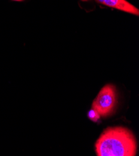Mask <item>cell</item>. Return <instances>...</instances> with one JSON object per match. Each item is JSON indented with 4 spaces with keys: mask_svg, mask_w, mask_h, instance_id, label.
I'll list each match as a JSON object with an SVG mask.
<instances>
[{
    "mask_svg": "<svg viewBox=\"0 0 139 156\" xmlns=\"http://www.w3.org/2000/svg\"><path fill=\"white\" fill-rule=\"evenodd\" d=\"M137 149L134 134L122 126L106 128L95 144L97 156H135Z\"/></svg>",
    "mask_w": 139,
    "mask_h": 156,
    "instance_id": "6da1fadb",
    "label": "cell"
},
{
    "mask_svg": "<svg viewBox=\"0 0 139 156\" xmlns=\"http://www.w3.org/2000/svg\"><path fill=\"white\" fill-rule=\"evenodd\" d=\"M117 103L115 87L112 84L105 85L99 91L92 105L102 117H105L114 111Z\"/></svg>",
    "mask_w": 139,
    "mask_h": 156,
    "instance_id": "7a4b0ae2",
    "label": "cell"
},
{
    "mask_svg": "<svg viewBox=\"0 0 139 156\" xmlns=\"http://www.w3.org/2000/svg\"><path fill=\"white\" fill-rule=\"evenodd\" d=\"M101 5L115 8L138 16L139 10L137 8L130 4L126 0H95Z\"/></svg>",
    "mask_w": 139,
    "mask_h": 156,
    "instance_id": "3957f363",
    "label": "cell"
},
{
    "mask_svg": "<svg viewBox=\"0 0 139 156\" xmlns=\"http://www.w3.org/2000/svg\"><path fill=\"white\" fill-rule=\"evenodd\" d=\"M87 116H88V118L92 121H97L99 118L101 117L100 116V115L98 113V112L94 110V109H91L89 111L88 113H87Z\"/></svg>",
    "mask_w": 139,
    "mask_h": 156,
    "instance_id": "277c9868",
    "label": "cell"
},
{
    "mask_svg": "<svg viewBox=\"0 0 139 156\" xmlns=\"http://www.w3.org/2000/svg\"><path fill=\"white\" fill-rule=\"evenodd\" d=\"M11 1H13V2H23L24 0H11Z\"/></svg>",
    "mask_w": 139,
    "mask_h": 156,
    "instance_id": "5b68a950",
    "label": "cell"
},
{
    "mask_svg": "<svg viewBox=\"0 0 139 156\" xmlns=\"http://www.w3.org/2000/svg\"><path fill=\"white\" fill-rule=\"evenodd\" d=\"M82 1H83V2H88L89 0H82Z\"/></svg>",
    "mask_w": 139,
    "mask_h": 156,
    "instance_id": "8992f818",
    "label": "cell"
}]
</instances>
